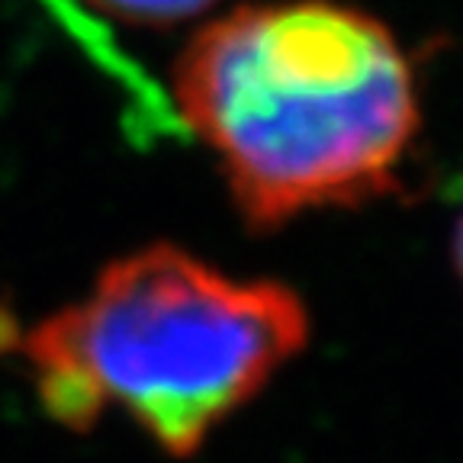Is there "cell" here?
<instances>
[{"instance_id": "1", "label": "cell", "mask_w": 463, "mask_h": 463, "mask_svg": "<svg viewBox=\"0 0 463 463\" xmlns=\"http://www.w3.org/2000/svg\"><path fill=\"white\" fill-rule=\"evenodd\" d=\"M177 103L258 232L390 194L419 132L392 33L328 0L241 7L206 26L181 55Z\"/></svg>"}, {"instance_id": "2", "label": "cell", "mask_w": 463, "mask_h": 463, "mask_svg": "<svg viewBox=\"0 0 463 463\" xmlns=\"http://www.w3.org/2000/svg\"><path fill=\"white\" fill-rule=\"evenodd\" d=\"M309 341L303 299L239 280L174 245L100 270L90 293L23 335L43 409L71 431L123 412L171 457H190Z\"/></svg>"}, {"instance_id": "3", "label": "cell", "mask_w": 463, "mask_h": 463, "mask_svg": "<svg viewBox=\"0 0 463 463\" xmlns=\"http://www.w3.org/2000/svg\"><path fill=\"white\" fill-rule=\"evenodd\" d=\"M94 4L138 26H171L206 10L213 0H94Z\"/></svg>"}]
</instances>
